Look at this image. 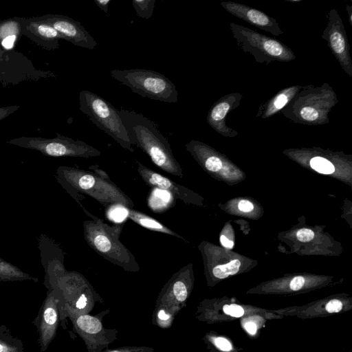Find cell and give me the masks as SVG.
I'll use <instances>...</instances> for the list:
<instances>
[{
  "label": "cell",
  "mask_w": 352,
  "mask_h": 352,
  "mask_svg": "<svg viewBox=\"0 0 352 352\" xmlns=\"http://www.w3.org/2000/svg\"><path fill=\"white\" fill-rule=\"evenodd\" d=\"M299 89V87H292L278 93L267 105L263 117L271 116L276 111L280 110L294 97Z\"/></svg>",
  "instance_id": "20"
},
{
  "label": "cell",
  "mask_w": 352,
  "mask_h": 352,
  "mask_svg": "<svg viewBox=\"0 0 352 352\" xmlns=\"http://www.w3.org/2000/svg\"><path fill=\"white\" fill-rule=\"evenodd\" d=\"M132 3L140 17L147 19L152 16L155 0H133Z\"/></svg>",
  "instance_id": "22"
},
{
  "label": "cell",
  "mask_w": 352,
  "mask_h": 352,
  "mask_svg": "<svg viewBox=\"0 0 352 352\" xmlns=\"http://www.w3.org/2000/svg\"><path fill=\"white\" fill-rule=\"evenodd\" d=\"M304 283L305 278L302 276H296L290 282V288L294 291L299 290L302 287Z\"/></svg>",
  "instance_id": "32"
},
{
  "label": "cell",
  "mask_w": 352,
  "mask_h": 352,
  "mask_svg": "<svg viewBox=\"0 0 352 352\" xmlns=\"http://www.w3.org/2000/svg\"><path fill=\"white\" fill-rule=\"evenodd\" d=\"M36 19L54 28L62 36L74 45L94 50L97 42L78 21L67 16L45 14Z\"/></svg>",
  "instance_id": "12"
},
{
  "label": "cell",
  "mask_w": 352,
  "mask_h": 352,
  "mask_svg": "<svg viewBox=\"0 0 352 352\" xmlns=\"http://www.w3.org/2000/svg\"><path fill=\"white\" fill-rule=\"evenodd\" d=\"M89 168L93 172L60 166L56 169V179L78 204L79 194H84L106 208L120 206L124 208H133L132 199L111 180L107 173L96 165Z\"/></svg>",
  "instance_id": "1"
},
{
  "label": "cell",
  "mask_w": 352,
  "mask_h": 352,
  "mask_svg": "<svg viewBox=\"0 0 352 352\" xmlns=\"http://www.w3.org/2000/svg\"><path fill=\"white\" fill-rule=\"evenodd\" d=\"M221 6L232 15L274 36L283 34L276 21L260 10L232 1L222 2Z\"/></svg>",
  "instance_id": "15"
},
{
  "label": "cell",
  "mask_w": 352,
  "mask_h": 352,
  "mask_svg": "<svg viewBox=\"0 0 352 352\" xmlns=\"http://www.w3.org/2000/svg\"><path fill=\"white\" fill-rule=\"evenodd\" d=\"M8 56H10V54L6 51V50L0 48V58H4Z\"/></svg>",
  "instance_id": "38"
},
{
  "label": "cell",
  "mask_w": 352,
  "mask_h": 352,
  "mask_svg": "<svg viewBox=\"0 0 352 352\" xmlns=\"http://www.w3.org/2000/svg\"><path fill=\"white\" fill-rule=\"evenodd\" d=\"M19 107L20 106L19 105L0 107V121L16 111Z\"/></svg>",
  "instance_id": "31"
},
{
  "label": "cell",
  "mask_w": 352,
  "mask_h": 352,
  "mask_svg": "<svg viewBox=\"0 0 352 352\" xmlns=\"http://www.w3.org/2000/svg\"><path fill=\"white\" fill-rule=\"evenodd\" d=\"M12 19L19 24L21 34L48 50H56L59 47V40L64 39L54 28L38 20L36 16H14Z\"/></svg>",
  "instance_id": "13"
},
{
  "label": "cell",
  "mask_w": 352,
  "mask_h": 352,
  "mask_svg": "<svg viewBox=\"0 0 352 352\" xmlns=\"http://www.w3.org/2000/svg\"><path fill=\"white\" fill-rule=\"evenodd\" d=\"M54 138L20 137L6 142L14 146L32 149L50 157H77L89 158L101 155L97 148L80 140L56 133Z\"/></svg>",
  "instance_id": "7"
},
{
  "label": "cell",
  "mask_w": 352,
  "mask_h": 352,
  "mask_svg": "<svg viewBox=\"0 0 352 352\" xmlns=\"http://www.w3.org/2000/svg\"><path fill=\"white\" fill-rule=\"evenodd\" d=\"M230 29L238 45L258 63L287 62L296 58L292 50L277 40L234 23H230Z\"/></svg>",
  "instance_id": "6"
},
{
  "label": "cell",
  "mask_w": 352,
  "mask_h": 352,
  "mask_svg": "<svg viewBox=\"0 0 352 352\" xmlns=\"http://www.w3.org/2000/svg\"><path fill=\"white\" fill-rule=\"evenodd\" d=\"M16 38L17 36H8L1 41V44L5 47V49L10 50L12 47Z\"/></svg>",
  "instance_id": "34"
},
{
  "label": "cell",
  "mask_w": 352,
  "mask_h": 352,
  "mask_svg": "<svg viewBox=\"0 0 352 352\" xmlns=\"http://www.w3.org/2000/svg\"><path fill=\"white\" fill-rule=\"evenodd\" d=\"M242 96L238 93L228 94L216 102L207 116V122L217 132L228 135L235 132L226 124V118L229 111L236 107Z\"/></svg>",
  "instance_id": "16"
},
{
  "label": "cell",
  "mask_w": 352,
  "mask_h": 352,
  "mask_svg": "<svg viewBox=\"0 0 352 352\" xmlns=\"http://www.w3.org/2000/svg\"><path fill=\"white\" fill-rule=\"evenodd\" d=\"M138 172L142 180L149 186L169 192L173 196L186 204L196 203V196L186 187L176 183L153 170L148 168L138 161Z\"/></svg>",
  "instance_id": "14"
},
{
  "label": "cell",
  "mask_w": 352,
  "mask_h": 352,
  "mask_svg": "<svg viewBox=\"0 0 352 352\" xmlns=\"http://www.w3.org/2000/svg\"><path fill=\"white\" fill-rule=\"evenodd\" d=\"M153 349L148 346H124L105 352H153Z\"/></svg>",
  "instance_id": "26"
},
{
  "label": "cell",
  "mask_w": 352,
  "mask_h": 352,
  "mask_svg": "<svg viewBox=\"0 0 352 352\" xmlns=\"http://www.w3.org/2000/svg\"><path fill=\"white\" fill-rule=\"evenodd\" d=\"M214 344L219 349L224 351H228L232 349V345L230 342L223 338H216L214 339Z\"/></svg>",
  "instance_id": "30"
},
{
  "label": "cell",
  "mask_w": 352,
  "mask_h": 352,
  "mask_svg": "<svg viewBox=\"0 0 352 352\" xmlns=\"http://www.w3.org/2000/svg\"><path fill=\"white\" fill-rule=\"evenodd\" d=\"M94 2L105 13L108 12L109 4L111 3V0H94Z\"/></svg>",
  "instance_id": "35"
},
{
  "label": "cell",
  "mask_w": 352,
  "mask_h": 352,
  "mask_svg": "<svg viewBox=\"0 0 352 352\" xmlns=\"http://www.w3.org/2000/svg\"><path fill=\"white\" fill-rule=\"evenodd\" d=\"M223 309L226 314L236 318L242 316L244 314L243 309L235 304L224 305Z\"/></svg>",
  "instance_id": "25"
},
{
  "label": "cell",
  "mask_w": 352,
  "mask_h": 352,
  "mask_svg": "<svg viewBox=\"0 0 352 352\" xmlns=\"http://www.w3.org/2000/svg\"><path fill=\"white\" fill-rule=\"evenodd\" d=\"M78 100L80 110L94 124L123 148L134 152L118 110L100 96L87 90L80 92Z\"/></svg>",
  "instance_id": "5"
},
{
  "label": "cell",
  "mask_w": 352,
  "mask_h": 352,
  "mask_svg": "<svg viewBox=\"0 0 352 352\" xmlns=\"http://www.w3.org/2000/svg\"><path fill=\"white\" fill-rule=\"evenodd\" d=\"M239 209L243 212H250L253 210V204L248 200H241L238 204Z\"/></svg>",
  "instance_id": "33"
},
{
  "label": "cell",
  "mask_w": 352,
  "mask_h": 352,
  "mask_svg": "<svg viewBox=\"0 0 352 352\" xmlns=\"http://www.w3.org/2000/svg\"><path fill=\"white\" fill-rule=\"evenodd\" d=\"M11 62L10 56L0 58V80H3L10 78V77L7 76V74H10L11 72L8 71V68L11 67V66L8 65V63Z\"/></svg>",
  "instance_id": "27"
},
{
  "label": "cell",
  "mask_w": 352,
  "mask_h": 352,
  "mask_svg": "<svg viewBox=\"0 0 352 352\" xmlns=\"http://www.w3.org/2000/svg\"><path fill=\"white\" fill-rule=\"evenodd\" d=\"M241 262L234 259L224 265H216L212 269L213 275L218 278H225L238 272Z\"/></svg>",
  "instance_id": "21"
},
{
  "label": "cell",
  "mask_w": 352,
  "mask_h": 352,
  "mask_svg": "<svg viewBox=\"0 0 352 352\" xmlns=\"http://www.w3.org/2000/svg\"><path fill=\"white\" fill-rule=\"evenodd\" d=\"M60 300L61 290L58 287L50 289L33 321L38 332V344L41 352L47 349L56 335L60 321Z\"/></svg>",
  "instance_id": "10"
},
{
  "label": "cell",
  "mask_w": 352,
  "mask_h": 352,
  "mask_svg": "<svg viewBox=\"0 0 352 352\" xmlns=\"http://www.w3.org/2000/svg\"><path fill=\"white\" fill-rule=\"evenodd\" d=\"M21 34L20 26L16 21L13 19L0 21V39L1 41L8 36Z\"/></svg>",
  "instance_id": "23"
},
{
  "label": "cell",
  "mask_w": 352,
  "mask_h": 352,
  "mask_svg": "<svg viewBox=\"0 0 352 352\" xmlns=\"http://www.w3.org/2000/svg\"><path fill=\"white\" fill-rule=\"evenodd\" d=\"M67 316L75 331L84 340L89 352H100L116 338L113 331L104 329L98 317L71 310L65 311V318Z\"/></svg>",
  "instance_id": "9"
},
{
  "label": "cell",
  "mask_w": 352,
  "mask_h": 352,
  "mask_svg": "<svg viewBox=\"0 0 352 352\" xmlns=\"http://www.w3.org/2000/svg\"><path fill=\"white\" fill-rule=\"evenodd\" d=\"M111 77L142 97L161 102H178L175 85L167 77L157 72L148 69H113Z\"/></svg>",
  "instance_id": "4"
},
{
  "label": "cell",
  "mask_w": 352,
  "mask_h": 352,
  "mask_svg": "<svg viewBox=\"0 0 352 352\" xmlns=\"http://www.w3.org/2000/svg\"><path fill=\"white\" fill-rule=\"evenodd\" d=\"M325 308L329 313H338L342 309V303L339 300L333 299L327 302Z\"/></svg>",
  "instance_id": "29"
},
{
  "label": "cell",
  "mask_w": 352,
  "mask_h": 352,
  "mask_svg": "<svg viewBox=\"0 0 352 352\" xmlns=\"http://www.w3.org/2000/svg\"><path fill=\"white\" fill-rule=\"evenodd\" d=\"M220 241L223 246L226 248L231 249L234 246V243L232 241L229 240L226 236L221 235L220 237Z\"/></svg>",
  "instance_id": "36"
},
{
  "label": "cell",
  "mask_w": 352,
  "mask_h": 352,
  "mask_svg": "<svg viewBox=\"0 0 352 352\" xmlns=\"http://www.w3.org/2000/svg\"><path fill=\"white\" fill-rule=\"evenodd\" d=\"M192 265L188 264L175 272L162 288L157 300V318L168 324L187 299L192 278Z\"/></svg>",
  "instance_id": "8"
},
{
  "label": "cell",
  "mask_w": 352,
  "mask_h": 352,
  "mask_svg": "<svg viewBox=\"0 0 352 352\" xmlns=\"http://www.w3.org/2000/svg\"><path fill=\"white\" fill-rule=\"evenodd\" d=\"M80 206L91 217L83 222L84 237L87 245L104 259L126 272H139L140 267L135 256L120 240L124 225L110 226Z\"/></svg>",
  "instance_id": "3"
},
{
  "label": "cell",
  "mask_w": 352,
  "mask_h": 352,
  "mask_svg": "<svg viewBox=\"0 0 352 352\" xmlns=\"http://www.w3.org/2000/svg\"><path fill=\"white\" fill-rule=\"evenodd\" d=\"M0 352H24L22 340L4 324H0Z\"/></svg>",
  "instance_id": "19"
},
{
  "label": "cell",
  "mask_w": 352,
  "mask_h": 352,
  "mask_svg": "<svg viewBox=\"0 0 352 352\" xmlns=\"http://www.w3.org/2000/svg\"><path fill=\"white\" fill-rule=\"evenodd\" d=\"M33 280L38 282L37 278L23 272L19 267L0 258V281Z\"/></svg>",
  "instance_id": "18"
},
{
  "label": "cell",
  "mask_w": 352,
  "mask_h": 352,
  "mask_svg": "<svg viewBox=\"0 0 352 352\" xmlns=\"http://www.w3.org/2000/svg\"><path fill=\"white\" fill-rule=\"evenodd\" d=\"M131 144L145 152L161 170L182 177V168L175 159L168 140L153 121L134 111L118 110Z\"/></svg>",
  "instance_id": "2"
},
{
  "label": "cell",
  "mask_w": 352,
  "mask_h": 352,
  "mask_svg": "<svg viewBox=\"0 0 352 352\" xmlns=\"http://www.w3.org/2000/svg\"><path fill=\"white\" fill-rule=\"evenodd\" d=\"M329 22L324 30L322 38L327 42L333 54L344 72L352 77V63L349 45L342 20L336 10L329 13Z\"/></svg>",
  "instance_id": "11"
},
{
  "label": "cell",
  "mask_w": 352,
  "mask_h": 352,
  "mask_svg": "<svg viewBox=\"0 0 352 352\" xmlns=\"http://www.w3.org/2000/svg\"><path fill=\"white\" fill-rule=\"evenodd\" d=\"M124 209L126 210V217L139 226L152 231L166 234L182 240H185L180 234L174 232L153 217L134 210L133 208Z\"/></svg>",
  "instance_id": "17"
},
{
  "label": "cell",
  "mask_w": 352,
  "mask_h": 352,
  "mask_svg": "<svg viewBox=\"0 0 352 352\" xmlns=\"http://www.w3.org/2000/svg\"><path fill=\"white\" fill-rule=\"evenodd\" d=\"M245 329L249 333L252 335L255 334L256 332V325L252 322H247L245 324Z\"/></svg>",
  "instance_id": "37"
},
{
  "label": "cell",
  "mask_w": 352,
  "mask_h": 352,
  "mask_svg": "<svg viewBox=\"0 0 352 352\" xmlns=\"http://www.w3.org/2000/svg\"><path fill=\"white\" fill-rule=\"evenodd\" d=\"M297 239L302 242H308L314 237V232L308 228L300 229L296 233Z\"/></svg>",
  "instance_id": "28"
},
{
  "label": "cell",
  "mask_w": 352,
  "mask_h": 352,
  "mask_svg": "<svg viewBox=\"0 0 352 352\" xmlns=\"http://www.w3.org/2000/svg\"><path fill=\"white\" fill-rule=\"evenodd\" d=\"M311 167L322 174H331L335 168L331 162L322 157H314L310 160Z\"/></svg>",
  "instance_id": "24"
}]
</instances>
